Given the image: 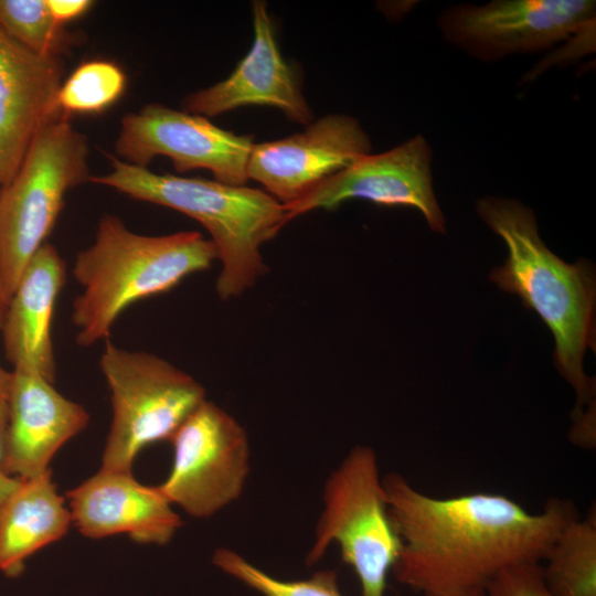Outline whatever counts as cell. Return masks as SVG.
Wrapping results in <instances>:
<instances>
[{
    "label": "cell",
    "mask_w": 596,
    "mask_h": 596,
    "mask_svg": "<svg viewBox=\"0 0 596 596\" xmlns=\"http://www.w3.org/2000/svg\"><path fill=\"white\" fill-rule=\"evenodd\" d=\"M592 0H494L453 6L440 14L443 35L482 61L535 53L590 29Z\"/></svg>",
    "instance_id": "10"
},
{
    "label": "cell",
    "mask_w": 596,
    "mask_h": 596,
    "mask_svg": "<svg viewBox=\"0 0 596 596\" xmlns=\"http://www.w3.org/2000/svg\"><path fill=\"white\" fill-rule=\"evenodd\" d=\"M46 3L53 19L62 25L82 17L94 6L91 0H46Z\"/></svg>",
    "instance_id": "24"
},
{
    "label": "cell",
    "mask_w": 596,
    "mask_h": 596,
    "mask_svg": "<svg viewBox=\"0 0 596 596\" xmlns=\"http://www.w3.org/2000/svg\"><path fill=\"white\" fill-rule=\"evenodd\" d=\"M99 368L106 380L113 417L100 469L131 472L147 446L170 441L206 400L204 387L166 359L105 341Z\"/></svg>",
    "instance_id": "6"
},
{
    "label": "cell",
    "mask_w": 596,
    "mask_h": 596,
    "mask_svg": "<svg viewBox=\"0 0 596 596\" xmlns=\"http://www.w3.org/2000/svg\"><path fill=\"white\" fill-rule=\"evenodd\" d=\"M66 280L65 263L55 246L44 243L23 270L1 324L3 349L13 371L54 383L52 318Z\"/></svg>",
    "instance_id": "17"
},
{
    "label": "cell",
    "mask_w": 596,
    "mask_h": 596,
    "mask_svg": "<svg viewBox=\"0 0 596 596\" xmlns=\"http://www.w3.org/2000/svg\"><path fill=\"white\" fill-rule=\"evenodd\" d=\"M44 377L13 371L1 466L29 479L50 469L55 454L88 424L86 408L65 397Z\"/></svg>",
    "instance_id": "16"
},
{
    "label": "cell",
    "mask_w": 596,
    "mask_h": 596,
    "mask_svg": "<svg viewBox=\"0 0 596 596\" xmlns=\"http://www.w3.org/2000/svg\"><path fill=\"white\" fill-rule=\"evenodd\" d=\"M71 523V511L51 470L21 480L0 510V572L11 578L20 576L26 560L61 540Z\"/></svg>",
    "instance_id": "18"
},
{
    "label": "cell",
    "mask_w": 596,
    "mask_h": 596,
    "mask_svg": "<svg viewBox=\"0 0 596 596\" xmlns=\"http://www.w3.org/2000/svg\"><path fill=\"white\" fill-rule=\"evenodd\" d=\"M212 562L223 573L262 596H342L337 572L332 570L317 571L306 579L285 581L269 575L227 547H217Z\"/></svg>",
    "instance_id": "22"
},
{
    "label": "cell",
    "mask_w": 596,
    "mask_h": 596,
    "mask_svg": "<svg viewBox=\"0 0 596 596\" xmlns=\"http://www.w3.org/2000/svg\"><path fill=\"white\" fill-rule=\"evenodd\" d=\"M13 381V371L4 370L0 364V447L2 446L9 417V400Z\"/></svg>",
    "instance_id": "25"
},
{
    "label": "cell",
    "mask_w": 596,
    "mask_h": 596,
    "mask_svg": "<svg viewBox=\"0 0 596 596\" xmlns=\"http://www.w3.org/2000/svg\"><path fill=\"white\" fill-rule=\"evenodd\" d=\"M461 596H486L485 589L472 590Z\"/></svg>",
    "instance_id": "28"
},
{
    "label": "cell",
    "mask_w": 596,
    "mask_h": 596,
    "mask_svg": "<svg viewBox=\"0 0 596 596\" xmlns=\"http://www.w3.org/2000/svg\"><path fill=\"white\" fill-rule=\"evenodd\" d=\"M0 28L42 56L61 57L79 41L53 19L46 0H0Z\"/></svg>",
    "instance_id": "20"
},
{
    "label": "cell",
    "mask_w": 596,
    "mask_h": 596,
    "mask_svg": "<svg viewBox=\"0 0 596 596\" xmlns=\"http://www.w3.org/2000/svg\"><path fill=\"white\" fill-rule=\"evenodd\" d=\"M477 212L508 248L502 266L490 279L502 290L520 297L551 330L554 360L576 395L572 418L595 406V380L584 371L587 349H595V276L585 260L567 264L540 237L531 209L520 201L485 196Z\"/></svg>",
    "instance_id": "2"
},
{
    "label": "cell",
    "mask_w": 596,
    "mask_h": 596,
    "mask_svg": "<svg viewBox=\"0 0 596 596\" xmlns=\"http://www.w3.org/2000/svg\"><path fill=\"white\" fill-rule=\"evenodd\" d=\"M254 38L248 53L223 81L189 94L182 109L206 118L243 106H270L301 125L312 121V110L295 66L283 56L265 1L253 2Z\"/></svg>",
    "instance_id": "13"
},
{
    "label": "cell",
    "mask_w": 596,
    "mask_h": 596,
    "mask_svg": "<svg viewBox=\"0 0 596 596\" xmlns=\"http://www.w3.org/2000/svg\"><path fill=\"white\" fill-rule=\"evenodd\" d=\"M63 71L62 57L38 55L0 28V188L40 129L64 116L56 103Z\"/></svg>",
    "instance_id": "15"
},
{
    "label": "cell",
    "mask_w": 596,
    "mask_h": 596,
    "mask_svg": "<svg viewBox=\"0 0 596 596\" xmlns=\"http://www.w3.org/2000/svg\"><path fill=\"white\" fill-rule=\"evenodd\" d=\"M486 596H554L547 589L541 563L510 567L485 588Z\"/></svg>",
    "instance_id": "23"
},
{
    "label": "cell",
    "mask_w": 596,
    "mask_h": 596,
    "mask_svg": "<svg viewBox=\"0 0 596 596\" xmlns=\"http://www.w3.org/2000/svg\"><path fill=\"white\" fill-rule=\"evenodd\" d=\"M543 566V578L554 596H596V510L577 517L560 532Z\"/></svg>",
    "instance_id": "19"
},
{
    "label": "cell",
    "mask_w": 596,
    "mask_h": 596,
    "mask_svg": "<svg viewBox=\"0 0 596 596\" xmlns=\"http://www.w3.org/2000/svg\"><path fill=\"white\" fill-rule=\"evenodd\" d=\"M371 150L370 137L354 117L330 114L300 132L254 143L247 175L288 205Z\"/></svg>",
    "instance_id": "12"
},
{
    "label": "cell",
    "mask_w": 596,
    "mask_h": 596,
    "mask_svg": "<svg viewBox=\"0 0 596 596\" xmlns=\"http://www.w3.org/2000/svg\"><path fill=\"white\" fill-rule=\"evenodd\" d=\"M172 465L159 485L172 505L204 519L234 501L249 475V440L230 413L205 400L170 440Z\"/></svg>",
    "instance_id": "8"
},
{
    "label": "cell",
    "mask_w": 596,
    "mask_h": 596,
    "mask_svg": "<svg viewBox=\"0 0 596 596\" xmlns=\"http://www.w3.org/2000/svg\"><path fill=\"white\" fill-rule=\"evenodd\" d=\"M382 482L401 542L391 573L422 596H461L510 567L543 562L562 529L579 517L560 498L532 513L499 493L432 497L397 472Z\"/></svg>",
    "instance_id": "1"
},
{
    "label": "cell",
    "mask_w": 596,
    "mask_h": 596,
    "mask_svg": "<svg viewBox=\"0 0 596 596\" xmlns=\"http://www.w3.org/2000/svg\"><path fill=\"white\" fill-rule=\"evenodd\" d=\"M89 146L66 116L44 125L0 188V294L7 307L33 255L46 243L66 193L89 181Z\"/></svg>",
    "instance_id": "5"
},
{
    "label": "cell",
    "mask_w": 596,
    "mask_h": 596,
    "mask_svg": "<svg viewBox=\"0 0 596 596\" xmlns=\"http://www.w3.org/2000/svg\"><path fill=\"white\" fill-rule=\"evenodd\" d=\"M4 311H6V305H4V302H3L2 298H1V294H0V328H1V324H2Z\"/></svg>",
    "instance_id": "27"
},
{
    "label": "cell",
    "mask_w": 596,
    "mask_h": 596,
    "mask_svg": "<svg viewBox=\"0 0 596 596\" xmlns=\"http://www.w3.org/2000/svg\"><path fill=\"white\" fill-rule=\"evenodd\" d=\"M72 522L89 539L127 534L142 544L164 545L182 526L159 486L100 469L66 493Z\"/></svg>",
    "instance_id": "14"
},
{
    "label": "cell",
    "mask_w": 596,
    "mask_h": 596,
    "mask_svg": "<svg viewBox=\"0 0 596 596\" xmlns=\"http://www.w3.org/2000/svg\"><path fill=\"white\" fill-rule=\"evenodd\" d=\"M217 259L210 238L196 231L143 235L120 217L104 214L94 243L76 254L73 276L82 292L72 306L76 343L89 347L108 340L111 328L130 305L166 292L185 277L209 269Z\"/></svg>",
    "instance_id": "3"
},
{
    "label": "cell",
    "mask_w": 596,
    "mask_h": 596,
    "mask_svg": "<svg viewBox=\"0 0 596 596\" xmlns=\"http://www.w3.org/2000/svg\"><path fill=\"white\" fill-rule=\"evenodd\" d=\"M254 143L252 136L222 129L204 116L152 103L123 117L115 151L137 167L167 157L179 173L206 169L215 181L243 187Z\"/></svg>",
    "instance_id": "9"
},
{
    "label": "cell",
    "mask_w": 596,
    "mask_h": 596,
    "mask_svg": "<svg viewBox=\"0 0 596 596\" xmlns=\"http://www.w3.org/2000/svg\"><path fill=\"white\" fill-rule=\"evenodd\" d=\"M20 479L9 476L1 466V447H0V510L9 497L20 485Z\"/></svg>",
    "instance_id": "26"
},
{
    "label": "cell",
    "mask_w": 596,
    "mask_h": 596,
    "mask_svg": "<svg viewBox=\"0 0 596 596\" xmlns=\"http://www.w3.org/2000/svg\"><path fill=\"white\" fill-rule=\"evenodd\" d=\"M432 149L415 136L377 155H366L328 178L299 200L284 205L287 220L313 210H333L348 200L386 206H407L422 213L430 230L445 233V217L436 200Z\"/></svg>",
    "instance_id": "11"
},
{
    "label": "cell",
    "mask_w": 596,
    "mask_h": 596,
    "mask_svg": "<svg viewBox=\"0 0 596 596\" xmlns=\"http://www.w3.org/2000/svg\"><path fill=\"white\" fill-rule=\"evenodd\" d=\"M126 85V74L116 63L86 61L62 82L57 107L66 117L71 114H100L121 97Z\"/></svg>",
    "instance_id": "21"
},
{
    "label": "cell",
    "mask_w": 596,
    "mask_h": 596,
    "mask_svg": "<svg viewBox=\"0 0 596 596\" xmlns=\"http://www.w3.org/2000/svg\"><path fill=\"white\" fill-rule=\"evenodd\" d=\"M323 508L306 564L322 558L332 543L355 573L361 596H384L401 542L391 523L377 456L356 446L328 477Z\"/></svg>",
    "instance_id": "7"
},
{
    "label": "cell",
    "mask_w": 596,
    "mask_h": 596,
    "mask_svg": "<svg viewBox=\"0 0 596 596\" xmlns=\"http://www.w3.org/2000/svg\"><path fill=\"white\" fill-rule=\"evenodd\" d=\"M110 169L89 181L134 200L162 205L198 221L211 235L221 262L220 299L252 288L267 272L260 247L288 223L284 205L264 190L215 180L157 173L108 156Z\"/></svg>",
    "instance_id": "4"
}]
</instances>
